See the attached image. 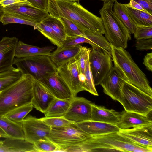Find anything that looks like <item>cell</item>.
Segmentation results:
<instances>
[{
    "label": "cell",
    "mask_w": 152,
    "mask_h": 152,
    "mask_svg": "<svg viewBox=\"0 0 152 152\" xmlns=\"http://www.w3.org/2000/svg\"><path fill=\"white\" fill-rule=\"evenodd\" d=\"M79 1L48 0V11L53 17L64 18L72 21L84 31L104 34L101 17L85 9Z\"/></svg>",
    "instance_id": "1"
},
{
    "label": "cell",
    "mask_w": 152,
    "mask_h": 152,
    "mask_svg": "<svg viewBox=\"0 0 152 152\" xmlns=\"http://www.w3.org/2000/svg\"><path fill=\"white\" fill-rule=\"evenodd\" d=\"M140 146L121 135L118 132L91 136L77 144L64 148L62 152H131Z\"/></svg>",
    "instance_id": "2"
},
{
    "label": "cell",
    "mask_w": 152,
    "mask_h": 152,
    "mask_svg": "<svg viewBox=\"0 0 152 152\" xmlns=\"http://www.w3.org/2000/svg\"><path fill=\"white\" fill-rule=\"evenodd\" d=\"M111 45V58L114 68L124 80L152 97V89L145 74L125 49Z\"/></svg>",
    "instance_id": "3"
},
{
    "label": "cell",
    "mask_w": 152,
    "mask_h": 152,
    "mask_svg": "<svg viewBox=\"0 0 152 152\" xmlns=\"http://www.w3.org/2000/svg\"><path fill=\"white\" fill-rule=\"evenodd\" d=\"M34 79L30 75H23L18 81L0 92V116L31 103Z\"/></svg>",
    "instance_id": "4"
},
{
    "label": "cell",
    "mask_w": 152,
    "mask_h": 152,
    "mask_svg": "<svg viewBox=\"0 0 152 152\" xmlns=\"http://www.w3.org/2000/svg\"><path fill=\"white\" fill-rule=\"evenodd\" d=\"M114 1L104 2L99 10L105 30V38L110 44L125 49L131 40V33L116 15L113 10Z\"/></svg>",
    "instance_id": "5"
},
{
    "label": "cell",
    "mask_w": 152,
    "mask_h": 152,
    "mask_svg": "<svg viewBox=\"0 0 152 152\" xmlns=\"http://www.w3.org/2000/svg\"><path fill=\"white\" fill-rule=\"evenodd\" d=\"M118 102L128 112L145 115L152 113V97L124 80Z\"/></svg>",
    "instance_id": "6"
},
{
    "label": "cell",
    "mask_w": 152,
    "mask_h": 152,
    "mask_svg": "<svg viewBox=\"0 0 152 152\" xmlns=\"http://www.w3.org/2000/svg\"><path fill=\"white\" fill-rule=\"evenodd\" d=\"M14 64L23 75H29L40 80L56 72L57 67L48 56L40 55L15 58Z\"/></svg>",
    "instance_id": "7"
},
{
    "label": "cell",
    "mask_w": 152,
    "mask_h": 152,
    "mask_svg": "<svg viewBox=\"0 0 152 152\" xmlns=\"http://www.w3.org/2000/svg\"><path fill=\"white\" fill-rule=\"evenodd\" d=\"M91 136L74 123L68 126L51 127L48 139L56 145L61 150L77 144Z\"/></svg>",
    "instance_id": "8"
},
{
    "label": "cell",
    "mask_w": 152,
    "mask_h": 152,
    "mask_svg": "<svg viewBox=\"0 0 152 152\" xmlns=\"http://www.w3.org/2000/svg\"><path fill=\"white\" fill-rule=\"evenodd\" d=\"M89 61L95 85H98L113 68L111 56L102 49L92 48Z\"/></svg>",
    "instance_id": "9"
},
{
    "label": "cell",
    "mask_w": 152,
    "mask_h": 152,
    "mask_svg": "<svg viewBox=\"0 0 152 152\" xmlns=\"http://www.w3.org/2000/svg\"><path fill=\"white\" fill-rule=\"evenodd\" d=\"M25 139L33 144L41 139H48L51 127L39 118L30 116L21 122Z\"/></svg>",
    "instance_id": "10"
},
{
    "label": "cell",
    "mask_w": 152,
    "mask_h": 152,
    "mask_svg": "<svg viewBox=\"0 0 152 152\" xmlns=\"http://www.w3.org/2000/svg\"><path fill=\"white\" fill-rule=\"evenodd\" d=\"M56 72L70 88L74 97L84 91L79 80L80 72L76 59L57 67Z\"/></svg>",
    "instance_id": "11"
},
{
    "label": "cell",
    "mask_w": 152,
    "mask_h": 152,
    "mask_svg": "<svg viewBox=\"0 0 152 152\" xmlns=\"http://www.w3.org/2000/svg\"><path fill=\"white\" fill-rule=\"evenodd\" d=\"M91 103L85 98L74 97L68 110L63 116L75 124L90 120Z\"/></svg>",
    "instance_id": "12"
},
{
    "label": "cell",
    "mask_w": 152,
    "mask_h": 152,
    "mask_svg": "<svg viewBox=\"0 0 152 152\" xmlns=\"http://www.w3.org/2000/svg\"><path fill=\"white\" fill-rule=\"evenodd\" d=\"M118 133L135 143L152 149V124L120 129Z\"/></svg>",
    "instance_id": "13"
},
{
    "label": "cell",
    "mask_w": 152,
    "mask_h": 152,
    "mask_svg": "<svg viewBox=\"0 0 152 152\" xmlns=\"http://www.w3.org/2000/svg\"><path fill=\"white\" fill-rule=\"evenodd\" d=\"M33 107L44 113L56 98L38 80L34 78L32 88Z\"/></svg>",
    "instance_id": "14"
},
{
    "label": "cell",
    "mask_w": 152,
    "mask_h": 152,
    "mask_svg": "<svg viewBox=\"0 0 152 152\" xmlns=\"http://www.w3.org/2000/svg\"><path fill=\"white\" fill-rule=\"evenodd\" d=\"M18 41L14 37H4L0 41V72L13 66L15 49Z\"/></svg>",
    "instance_id": "15"
},
{
    "label": "cell",
    "mask_w": 152,
    "mask_h": 152,
    "mask_svg": "<svg viewBox=\"0 0 152 152\" xmlns=\"http://www.w3.org/2000/svg\"><path fill=\"white\" fill-rule=\"evenodd\" d=\"M38 80L56 98L65 99L74 97L70 88L56 72Z\"/></svg>",
    "instance_id": "16"
},
{
    "label": "cell",
    "mask_w": 152,
    "mask_h": 152,
    "mask_svg": "<svg viewBox=\"0 0 152 152\" xmlns=\"http://www.w3.org/2000/svg\"><path fill=\"white\" fill-rule=\"evenodd\" d=\"M124 81L113 67L100 84L106 94L118 102Z\"/></svg>",
    "instance_id": "17"
},
{
    "label": "cell",
    "mask_w": 152,
    "mask_h": 152,
    "mask_svg": "<svg viewBox=\"0 0 152 152\" xmlns=\"http://www.w3.org/2000/svg\"><path fill=\"white\" fill-rule=\"evenodd\" d=\"M2 10L18 13L38 24L50 15L47 10L27 5H11L2 8Z\"/></svg>",
    "instance_id": "18"
},
{
    "label": "cell",
    "mask_w": 152,
    "mask_h": 152,
    "mask_svg": "<svg viewBox=\"0 0 152 152\" xmlns=\"http://www.w3.org/2000/svg\"><path fill=\"white\" fill-rule=\"evenodd\" d=\"M119 121L116 124L120 129H124L145 125L152 124L151 115L128 112L125 110L121 112Z\"/></svg>",
    "instance_id": "19"
},
{
    "label": "cell",
    "mask_w": 152,
    "mask_h": 152,
    "mask_svg": "<svg viewBox=\"0 0 152 152\" xmlns=\"http://www.w3.org/2000/svg\"><path fill=\"white\" fill-rule=\"evenodd\" d=\"M75 124L91 136L119 132L120 130L116 125L91 120Z\"/></svg>",
    "instance_id": "20"
},
{
    "label": "cell",
    "mask_w": 152,
    "mask_h": 152,
    "mask_svg": "<svg viewBox=\"0 0 152 152\" xmlns=\"http://www.w3.org/2000/svg\"><path fill=\"white\" fill-rule=\"evenodd\" d=\"M82 46L80 44L57 48L49 57L57 67L77 58Z\"/></svg>",
    "instance_id": "21"
},
{
    "label": "cell",
    "mask_w": 152,
    "mask_h": 152,
    "mask_svg": "<svg viewBox=\"0 0 152 152\" xmlns=\"http://www.w3.org/2000/svg\"><path fill=\"white\" fill-rule=\"evenodd\" d=\"M91 120L116 125L119 121L121 112L104 107L91 104Z\"/></svg>",
    "instance_id": "22"
},
{
    "label": "cell",
    "mask_w": 152,
    "mask_h": 152,
    "mask_svg": "<svg viewBox=\"0 0 152 152\" xmlns=\"http://www.w3.org/2000/svg\"><path fill=\"white\" fill-rule=\"evenodd\" d=\"M0 152H36L34 144L25 139L8 137L2 141Z\"/></svg>",
    "instance_id": "23"
},
{
    "label": "cell",
    "mask_w": 152,
    "mask_h": 152,
    "mask_svg": "<svg viewBox=\"0 0 152 152\" xmlns=\"http://www.w3.org/2000/svg\"><path fill=\"white\" fill-rule=\"evenodd\" d=\"M55 48L53 46L40 48L27 44L19 40L15 49V57L24 58L40 55L49 56Z\"/></svg>",
    "instance_id": "24"
},
{
    "label": "cell",
    "mask_w": 152,
    "mask_h": 152,
    "mask_svg": "<svg viewBox=\"0 0 152 152\" xmlns=\"http://www.w3.org/2000/svg\"><path fill=\"white\" fill-rule=\"evenodd\" d=\"M0 127L5 132L8 137L25 139L21 122H15L5 116H0Z\"/></svg>",
    "instance_id": "25"
},
{
    "label": "cell",
    "mask_w": 152,
    "mask_h": 152,
    "mask_svg": "<svg viewBox=\"0 0 152 152\" xmlns=\"http://www.w3.org/2000/svg\"><path fill=\"white\" fill-rule=\"evenodd\" d=\"M73 98L65 99L56 98L44 113L45 117L63 116L68 110Z\"/></svg>",
    "instance_id": "26"
},
{
    "label": "cell",
    "mask_w": 152,
    "mask_h": 152,
    "mask_svg": "<svg viewBox=\"0 0 152 152\" xmlns=\"http://www.w3.org/2000/svg\"><path fill=\"white\" fill-rule=\"evenodd\" d=\"M124 8L136 26H152V15L149 13L134 9L126 4Z\"/></svg>",
    "instance_id": "27"
},
{
    "label": "cell",
    "mask_w": 152,
    "mask_h": 152,
    "mask_svg": "<svg viewBox=\"0 0 152 152\" xmlns=\"http://www.w3.org/2000/svg\"><path fill=\"white\" fill-rule=\"evenodd\" d=\"M84 31L88 38L87 43L91 46L92 48L102 49L111 55V45L102 34L87 30Z\"/></svg>",
    "instance_id": "28"
},
{
    "label": "cell",
    "mask_w": 152,
    "mask_h": 152,
    "mask_svg": "<svg viewBox=\"0 0 152 152\" xmlns=\"http://www.w3.org/2000/svg\"><path fill=\"white\" fill-rule=\"evenodd\" d=\"M23 75L18 69L13 66L7 70L0 72V92L18 81Z\"/></svg>",
    "instance_id": "29"
},
{
    "label": "cell",
    "mask_w": 152,
    "mask_h": 152,
    "mask_svg": "<svg viewBox=\"0 0 152 152\" xmlns=\"http://www.w3.org/2000/svg\"><path fill=\"white\" fill-rule=\"evenodd\" d=\"M0 22L4 25L11 23L28 25L33 26L34 29H37L38 25L18 13L3 10L0 17Z\"/></svg>",
    "instance_id": "30"
},
{
    "label": "cell",
    "mask_w": 152,
    "mask_h": 152,
    "mask_svg": "<svg viewBox=\"0 0 152 152\" xmlns=\"http://www.w3.org/2000/svg\"><path fill=\"white\" fill-rule=\"evenodd\" d=\"M114 4L113 10L114 12L130 33L133 34L136 26L126 11L124 4L118 2L117 0L115 1Z\"/></svg>",
    "instance_id": "31"
},
{
    "label": "cell",
    "mask_w": 152,
    "mask_h": 152,
    "mask_svg": "<svg viewBox=\"0 0 152 152\" xmlns=\"http://www.w3.org/2000/svg\"><path fill=\"white\" fill-rule=\"evenodd\" d=\"M37 29L48 39L57 48H62L63 42L58 38L52 28L44 20L37 25Z\"/></svg>",
    "instance_id": "32"
},
{
    "label": "cell",
    "mask_w": 152,
    "mask_h": 152,
    "mask_svg": "<svg viewBox=\"0 0 152 152\" xmlns=\"http://www.w3.org/2000/svg\"><path fill=\"white\" fill-rule=\"evenodd\" d=\"M31 103L18 107L7 113L5 116L11 121L16 123H21L26 116L32 110Z\"/></svg>",
    "instance_id": "33"
},
{
    "label": "cell",
    "mask_w": 152,
    "mask_h": 152,
    "mask_svg": "<svg viewBox=\"0 0 152 152\" xmlns=\"http://www.w3.org/2000/svg\"><path fill=\"white\" fill-rule=\"evenodd\" d=\"M43 20L52 28L58 38L63 43L67 37L64 26L60 20L50 15Z\"/></svg>",
    "instance_id": "34"
},
{
    "label": "cell",
    "mask_w": 152,
    "mask_h": 152,
    "mask_svg": "<svg viewBox=\"0 0 152 152\" xmlns=\"http://www.w3.org/2000/svg\"><path fill=\"white\" fill-rule=\"evenodd\" d=\"M58 19L63 24L67 37L77 35L86 37L84 31L74 22L64 18Z\"/></svg>",
    "instance_id": "35"
},
{
    "label": "cell",
    "mask_w": 152,
    "mask_h": 152,
    "mask_svg": "<svg viewBox=\"0 0 152 152\" xmlns=\"http://www.w3.org/2000/svg\"><path fill=\"white\" fill-rule=\"evenodd\" d=\"M86 80L84 86V90L95 96H98L96 89L94 79L90 66L89 55L86 60L85 72Z\"/></svg>",
    "instance_id": "36"
},
{
    "label": "cell",
    "mask_w": 152,
    "mask_h": 152,
    "mask_svg": "<svg viewBox=\"0 0 152 152\" xmlns=\"http://www.w3.org/2000/svg\"><path fill=\"white\" fill-rule=\"evenodd\" d=\"M39 119L45 124L51 127H61L74 124L67 119L64 116L45 117Z\"/></svg>",
    "instance_id": "37"
},
{
    "label": "cell",
    "mask_w": 152,
    "mask_h": 152,
    "mask_svg": "<svg viewBox=\"0 0 152 152\" xmlns=\"http://www.w3.org/2000/svg\"><path fill=\"white\" fill-rule=\"evenodd\" d=\"M34 144L36 152L59 151L58 146L48 139H40Z\"/></svg>",
    "instance_id": "38"
},
{
    "label": "cell",
    "mask_w": 152,
    "mask_h": 152,
    "mask_svg": "<svg viewBox=\"0 0 152 152\" xmlns=\"http://www.w3.org/2000/svg\"><path fill=\"white\" fill-rule=\"evenodd\" d=\"M133 34L136 40L152 38V26H136Z\"/></svg>",
    "instance_id": "39"
},
{
    "label": "cell",
    "mask_w": 152,
    "mask_h": 152,
    "mask_svg": "<svg viewBox=\"0 0 152 152\" xmlns=\"http://www.w3.org/2000/svg\"><path fill=\"white\" fill-rule=\"evenodd\" d=\"M91 49L86 47L82 46L79 53L76 59L79 72L85 74V65L86 60Z\"/></svg>",
    "instance_id": "40"
},
{
    "label": "cell",
    "mask_w": 152,
    "mask_h": 152,
    "mask_svg": "<svg viewBox=\"0 0 152 152\" xmlns=\"http://www.w3.org/2000/svg\"><path fill=\"white\" fill-rule=\"evenodd\" d=\"M88 38L86 37L80 36H75L67 37L64 42L62 47H66L75 45L82 43H87Z\"/></svg>",
    "instance_id": "41"
},
{
    "label": "cell",
    "mask_w": 152,
    "mask_h": 152,
    "mask_svg": "<svg viewBox=\"0 0 152 152\" xmlns=\"http://www.w3.org/2000/svg\"><path fill=\"white\" fill-rule=\"evenodd\" d=\"M135 46L137 50L144 51L152 49V38L136 40Z\"/></svg>",
    "instance_id": "42"
},
{
    "label": "cell",
    "mask_w": 152,
    "mask_h": 152,
    "mask_svg": "<svg viewBox=\"0 0 152 152\" xmlns=\"http://www.w3.org/2000/svg\"><path fill=\"white\" fill-rule=\"evenodd\" d=\"M16 5H24L33 6L27 0H0V5L2 8Z\"/></svg>",
    "instance_id": "43"
},
{
    "label": "cell",
    "mask_w": 152,
    "mask_h": 152,
    "mask_svg": "<svg viewBox=\"0 0 152 152\" xmlns=\"http://www.w3.org/2000/svg\"><path fill=\"white\" fill-rule=\"evenodd\" d=\"M32 6L34 7L47 10L48 0H27Z\"/></svg>",
    "instance_id": "44"
},
{
    "label": "cell",
    "mask_w": 152,
    "mask_h": 152,
    "mask_svg": "<svg viewBox=\"0 0 152 152\" xmlns=\"http://www.w3.org/2000/svg\"><path fill=\"white\" fill-rule=\"evenodd\" d=\"M132 0L140 4L146 11L152 15V0Z\"/></svg>",
    "instance_id": "45"
},
{
    "label": "cell",
    "mask_w": 152,
    "mask_h": 152,
    "mask_svg": "<svg viewBox=\"0 0 152 152\" xmlns=\"http://www.w3.org/2000/svg\"><path fill=\"white\" fill-rule=\"evenodd\" d=\"M143 64L149 71H152V53H147L144 56Z\"/></svg>",
    "instance_id": "46"
},
{
    "label": "cell",
    "mask_w": 152,
    "mask_h": 152,
    "mask_svg": "<svg viewBox=\"0 0 152 152\" xmlns=\"http://www.w3.org/2000/svg\"><path fill=\"white\" fill-rule=\"evenodd\" d=\"M126 4L128 6L136 9L147 12L140 4L132 0H130L129 2Z\"/></svg>",
    "instance_id": "47"
},
{
    "label": "cell",
    "mask_w": 152,
    "mask_h": 152,
    "mask_svg": "<svg viewBox=\"0 0 152 152\" xmlns=\"http://www.w3.org/2000/svg\"><path fill=\"white\" fill-rule=\"evenodd\" d=\"M0 135L1 137L6 138L8 137L7 136L5 132L0 127Z\"/></svg>",
    "instance_id": "48"
},
{
    "label": "cell",
    "mask_w": 152,
    "mask_h": 152,
    "mask_svg": "<svg viewBox=\"0 0 152 152\" xmlns=\"http://www.w3.org/2000/svg\"><path fill=\"white\" fill-rule=\"evenodd\" d=\"M104 1V2H109L111 1H114L115 0H100Z\"/></svg>",
    "instance_id": "49"
},
{
    "label": "cell",
    "mask_w": 152,
    "mask_h": 152,
    "mask_svg": "<svg viewBox=\"0 0 152 152\" xmlns=\"http://www.w3.org/2000/svg\"><path fill=\"white\" fill-rule=\"evenodd\" d=\"M63 1H79L80 0H58Z\"/></svg>",
    "instance_id": "50"
},
{
    "label": "cell",
    "mask_w": 152,
    "mask_h": 152,
    "mask_svg": "<svg viewBox=\"0 0 152 152\" xmlns=\"http://www.w3.org/2000/svg\"><path fill=\"white\" fill-rule=\"evenodd\" d=\"M2 143V141H0V146L1 145Z\"/></svg>",
    "instance_id": "51"
},
{
    "label": "cell",
    "mask_w": 152,
    "mask_h": 152,
    "mask_svg": "<svg viewBox=\"0 0 152 152\" xmlns=\"http://www.w3.org/2000/svg\"><path fill=\"white\" fill-rule=\"evenodd\" d=\"M1 136L0 135V138H1Z\"/></svg>",
    "instance_id": "52"
}]
</instances>
